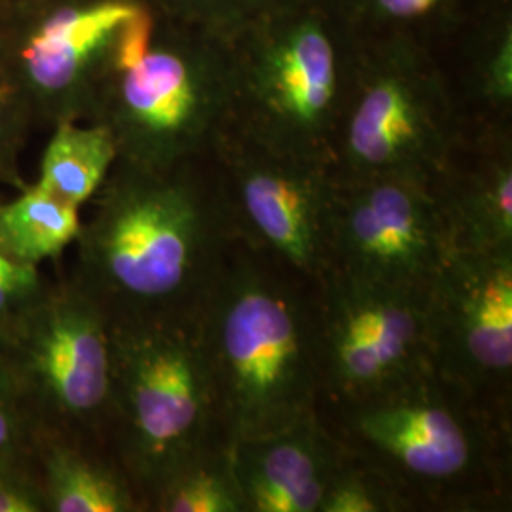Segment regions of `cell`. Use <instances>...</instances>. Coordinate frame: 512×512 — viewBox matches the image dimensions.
I'll list each match as a JSON object with an SVG mask.
<instances>
[{
  "instance_id": "obj_16",
  "label": "cell",
  "mask_w": 512,
  "mask_h": 512,
  "mask_svg": "<svg viewBox=\"0 0 512 512\" xmlns=\"http://www.w3.org/2000/svg\"><path fill=\"white\" fill-rule=\"evenodd\" d=\"M35 461L46 512L145 511L122 467L97 456L92 444L40 433Z\"/></svg>"
},
{
  "instance_id": "obj_4",
  "label": "cell",
  "mask_w": 512,
  "mask_h": 512,
  "mask_svg": "<svg viewBox=\"0 0 512 512\" xmlns=\"http://www.w3.org/2000/svg\"><path fill=\"white\" fill-rule=\"evenodd\" d=\"M107 440L147 511L150 494L224 444L219 401L194 321L110 325Z\"/></svg>"
},
{
  "instance_id": "obj_3",
  "label": "cell",
  "mask_w": 512,
  "mask_h": 512,
  "mask_svg": "<svg viewBox=\"0 0 512 512\" xmlns=\"http://www.w3.org/2000/svg\"><path fill=\"white\" fill-rule=\"evenodd\" d=\"M92 116L120 164L164 171L211 158L234 120L226 40L147 6L116 40Z\"/></svg>"
},
{
  "instance_id": "obj_18",
  "label": "cell",
  "mask_w": 512,
  "mask_h": 512,
  "mask_svg": "<svg viewBox=\"0 0 512 512\" xmlns=\"http://www.w3.org/2000/svg\"><path fill=\"white\" fill-rule=\"evenodd\" d=\"M80 209L61 202L38 184L0 203V253L23 266L57 260L80 232Z\"/></svg>"
},
{
  "instance_id": "obj_20",
  "label": "cell",
  "mask_w": 512,
  "mask_h": 512,
  "mask_svg": "<svg viewBox=\"0 0 512 512\" xmlns=\"http://www.w3.org/2000/svg\"><path fill=\"white\" fill-rule=\"evenodd\" d=\"M408 503L393 482L348 452L330 480L319 512H395Z\"/></svg>"
},
{
  "instance_id": "obj_25",
  "label": "cell",
  "mask_w": 512,
  "mask_h": 512,
  "mask_svg": "<svg viewBox=\"0 0 512 512\" xmlns=\"http://www.w3.org/2000/svg\"><path fill=\"white\" fill-rule=\"evenodd\" d=\"M50 285L38 266L16 264L0 253V340Z\"/></svg>"
},
{
  "instance_id": "obj_9",
  "label": "cell",
  "mask_w": 512,
  "mask_h": 512,
  "mask_svg": "<svg viewBox=\"0 0 512 512\" xmlns=\"http://www.w3.org/2000/svg\"><path fill=\"white\" fill-rule=\"evenodd\" d=\"M239 243L315 285L329 270L334 165L226 129L211 152Z\"/></svg>"
},
{
  "instance_id": "obj_5",
  "label": "cell",
  "mask_w": 512,
  "mask_h": 512,
  "mask_svg": "<svg viewBox=\"0 0 512 512\" xmlns=\"http://www.w3.org/2000/svg\"><path fill=\"white\" fill-rule=\"evenodd\" d=\"M461 141L446 80L416 38L408 31L353 35L332 150L338 179L439 184Z\"/></svg>"
},
{
  "instance_id": "obj_10",
  "label": "cell",
  "mask_w": 512,
  "mask_h": 512,
  "mask_svg": "<svg viewBox=\"0 0 512 512\" xmlns=\"http://www.w3.org/2000/svg\"><path fill=\"white\" fill-rule=\"evenodd\" d=\"M425 293L323 274L313 285L323 397L359 403L435 374Z\"/></svg>"
},
{
  "instance_id": "obj_27",
  "label": "cell",
  "mask_w": 512,
  "mask_h": 512,
  "mask_svg": "<svg viewBox=\"0 0 512 512\" xmlns=\"http://www.w3.org/2000/svg\"><path fill=\"white\" fill-rule=\"evenodd\" d=\"M18 109L0 95V183L16 184L25 188L16 169V143H18Z\"/></svg>"
},
{
  "instance_id": "obj_26",
  "label": "cell",
  "mask_w": 512,
  "mask_h": 512,
  "mask_svg": "<svg viewBox=\"0 0 512 512\" xmlns=\"http://www.w3.org/2000/svg\"><path fill=\"white\" fill-rule=\"evenodd\" d=\"M0 512H46L37 465L0 467Z\"/></svg>"
},
{
  "instance_id": "obj_22",
  "label": "cell",
  "mask_w": 512,
  "mask_h": 512,
  "mask_svg": "<svg viewBox=\"0 0 512 512\" xmlns=\"http://www.w3.org/2000/svg\"><path fill=\"white\" fill-rule=\"evenodd\" d=\"M351 35L406 31L408 25L435 16L450 0H327Z\"/></svg>"
},
{
  "instance_id": "obj_6",
  "label": "cell",
  "mask_w": 512,
  "mask_h": 512,
  "mask_svg": "<svg viewBox=\"0 0 512 512\" xmlns=\"http://www.w3.org/2000/svg\"><path fill=\"white\" fill-rule=\"evenodd\" d=\"M351 42L327 0H304L228 38L232 128L264 147L332 162Z\"/></svg>"
},
{
  "instance_id": "obj_14",
  "label": "cell",
  "mask_w": 512,
  "mask_h": 512,
  "mask_svg": "<svg viewBox=\"0 0 512 512\" xmlns=\"http://www.w3.org/2000/svg\"><path fill=\"white\" fill-rule=\"evenodd\" d=\"M243 512H319L348 450L321 412L228 448Z\"/></svg>"
},
{
  "instance_id": "obj_21",
  "label": "cell",
  "mask_w": 512,
  "mask_h": 512,
  "mask_svg": "<svg viewBox=\"0 0 512 512\" xmlns=\"http://www.w3.org/2000/svg\"><path fill=\"white\" fill-rule=\"evenodd\" d=\"M160 12L228 40L247 25L304 0H158Z\"/></svg>"
},
{
  "instance_id": "obj_1",
  "label": "cell",
  "mask_w": 512,
  "mask_h": 512,
  "mask_svg": "<svg viewBox=\"0 0 512 512\" xmlns=\"http://www.w3.org/2000/svg\"><path fill=\"white\" fill-rule=\"evenodd\" d=\"M112 167L82 220L69 283L109 325L194 321L239 243L217 169Z\"/></svg>"
},
{
  "instance_id": "obj_19",
  "label": "cell",
  "mask_w": 512,
  "mask_h": 512,
  "mask_svg": "<svg viewBox=\"0 0 512 512\" xmlns=\"http://www.w3.org/2000/svg\"><path fill=\"white\" fill-rule=\"evenodd\" d=\"M147 511L243 512L228 446L205 450L169 476L148 497Z\"/></svg>"
},
{
  "instance_id": "obj_23",
  "label": "cell",
  "mask_w": 512,
  "mask_h": 512,
  "mask_svg": "<svg viewBox=\"0 0 512 512\" xmlns=\"http://www.w3.org/2000/svg\"><path fill=\"white\" fill-rule=\"evenodd\" d=\"M475 88L488 109L501 118L512 105V27L509 14H501L482 38L475 61Z\"/></svg>"
},
{
  "instance_id": "obj_13",
  "label": "cell",
  "mask_w": 512,
  "mask_h": 512,
  "mask_svg": "<svg viewBox=\"0 0 512 512\" xmlns=\"http://www.w3.org/2000/svg\"><path fill=\"white\" fill-rule=\"evenodd\" d=\"M145 8L143 0H82L57 10L27 40V90L57 122L92 116L114 44Z\"/></svg>"
},
{
  "instance_id": "obj_17",
  "label": "cell",
  "mask_w": 512,
  "mask_h": 512,
  "mask_svg": "<svg viewBox=\"0 0 512 512\" xmlns=\"http://www.w3.org/2000/svg\"><path fill=\"white\" fill-rule=\"evenodd\" d=\"M116 162L118 148L107 126L61 120L44 150L37 184L57 200L82 209L107 181Z\"/></svg>"
},
{
  "instance_id": "obj_11",
  "label": "cell",
  "mask_w": 512,
  "mask_h": 512,
  "mask_svg": "<svg viewBox=\"0 0 512 512\" xmlns=\"http://www.w3.org/2000/svg\"><path fill=\"white\" fill-rule=\"evenodd\" d=\"M454 247L437 184L406 177H336L329 270L425 293Z\"/></svg>"
},
{
  "instance_id": "obj_7",
  "label": "cell",
  "mask_w": 512,
  "mask_h": 512,
  "mask_svg": "<svg viewBox=\"0 0 512 512\" xmlns=\"http://www.w3.org/2000/svg\"><path fill=\"white\" fill-rule=\"evenodd\" d=\"M340 440L404 495L463 490L494 471L497 412L435 374L359 403L340 404Z\"/></svg>"
},
{
  "instance_id": "obj_15",
  "label": "cell",
  "mask_w": 512,
  "mask_h": 512,
  "mask_svg": "<svg viewBox=\"0 0 512 512\" xmlns=\"http://www.w3.org/2000/svg\"><path fill=\"white\" fill-rule=\"evenodd\" d=\"M456 245L512 251V150L505 124H488L469 164L454 160L437 184Z\"/></svg>"
},
{
  "instance_id": "obj_24",
  "label": "cell",
  "mask_w": 512,
  "mask_h": 512,
  "mask_svg": "<svg viewBox=\"0 0 512 512\" xmlns=\"http://www.w3.org/2000/svg\"><path fill=\"white\" fill-rule=\"evenodd\" d=\"M40 429L0 355V467L37 465Z\"/></svg>"
},
{
  "instance_id": "obj_12",
  "label": "cell",
  "mask_w": 512,
  "mask_h": 512,
  "mask_svg": "<svg viewBox=\"0 0 512 512\" xmlns=\"http://www.w3.org/2000/svg\"><path fill=\"white\" fill-rule=\"evenodd\" d=\"M433 370L505 410L512 376V251L456 245L425 293Z\"/></svg>"
},
{
  "instance_id": "obj_2",
  "label": "cell",
  "mask_w": 512,
  "mask_h": 512,
  "mask_svg": "<svg viewBox=\"0 0 512 512\" xmlns=\"http://www.w3.org/2000/svg\"><path fill=\"white\" fill-rule=\"evenodd\" d=\"M304 285L238 243L196 315L228 448L321 412L317 310Z\"/></svg>"
},
{
  "instance_id": "obj_8",
  "label": "cell",
  "mask_w": 512,
  "mask_h": 512,
  "mask_svg": "<svg viewBox=\"0 0 512 512\" xmlns=\"http://www.w3.org/2000/svg\"><path fill=\"white\" fill-rule=\"evenodd\" d=\"M40 433L103 444L112 408L110 325L69 281L50 285L0 340Z\"/></svg>"
}]
</instances>
